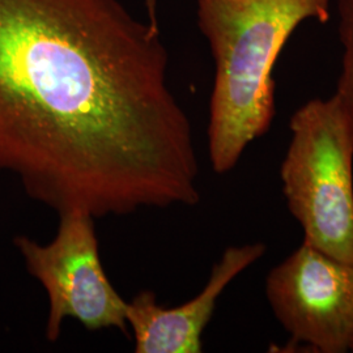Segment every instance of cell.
Returning a JSON list of instances; mask_svg holds the SVG:
<instances>
[{"label": "cell", "mask_w": 353, "mask_h": 353, "mask_svg": "<svg viewBox=\"0 0 353 353\" xmlns=\"http://www.w3.org/2000/svg\"><path fill=\"white\" fill-rule=\"evenodd\" d=\"M160 28L119 0H0V173L58 214L195 205Z\"/></svg>", "instance_id": "1"}, {"label": "cell", "mask_w": 353, "mask_h": 353, "mask_svg": "<svg viewBox=\"0 0 353 353\" xmlns=\"http://www.w3.org/2000/svg\"><path fill=\"white\" fill-rule=\"evenodd\" d=\"M196 16L214 63L210 161L225 174L271 128L279 55L303 23H327L330 0H198Z\"/></svg>", "instance_id": "2"}, {"label": "cell", "mask_w": 353, "mask_h": 353, "mask_svg": "<svg viewBox=\"0 0 353 353\" xmlns=\"http://www.w3.org/2000/svg\"><path fill=\"white\" fill-rule=\"evenodd\" d=\"M290 130L280 178L303 242L353 263L352 123L332 94L300 106Z\"/></svg>", "instance_id": "3"}, {"label": "cell", "mask_w": 353, "mask_h": 353, "mask_svg": "<svg viewBox=\"0 0 353 353\" xmlns=\"http://www.w3.org/2000/svg\"><path fill=\"white\" fill-rule=\"evenodd\" d=\"M14 246L28 272L48 293V341L59 339L65 318L92 331L118 328L126 332L127 303L103 271L94 217L83 212L59 214V228L50 243L20 236Z\"/></svg>", "instance_id": "4"}, {"label": "cell", "mask_w": 353, "mask_h": 353, "mask_svg": "<svg viewBox=\"0 0 353 353\" xmlns=\"http://www.w3.org/2000/svg\"><path fill=\"white\" fill-rule=\"evenodd\" d=\"M265 297L294 343L353 352V263L303 242L268 272Z\"/></svg>", "instance_id": "5"}, {"label": "cell", "mask_w": 353, "mask_h": 353, "mask_svg": "<svg viewBox=\"0 0 353 353\" xmlns=\"http://www.w3.org/2000/svg\"><path fill=\"white\" fill-rule=\"evenodd\" d=\"M263 242L229 246L214 263L199 294L174 307L157 303L156 294L143 290L127 303V325L135 338L137 353H201L203 331L214 316L220 296L246 268L265 255Z\"/></svg>", "instance_id": "6"}, {"label": "cell", "mask_w": 353, "mask_h": 353, "mask_svg": "<svg viewBox=\"0 0 353 353\" xmlns=\"http://www.w3.org/2000/svg\"><path fill=\"white\" fill-rule=\"evenodd\" d=\"M338 16L343 54L341 75L334 94L353 126V0H338Z\"/></svg>", "instance_id": "7"}, {"label": "cell", "mask_w": 353, "mask_h": 353, "mask_svg": "<svg viewBox=\"0 0 353 353\" xmlns=\"http://www.w3.org/2000/svg\"><path fill=\"white\" fill-rule=\"evenodd\" d=\"M145 8H147V16H148V21L152 26H159V19H157V6H159V0H144Z\"/></svg>", "instance_id": "8"}]
</instances>
